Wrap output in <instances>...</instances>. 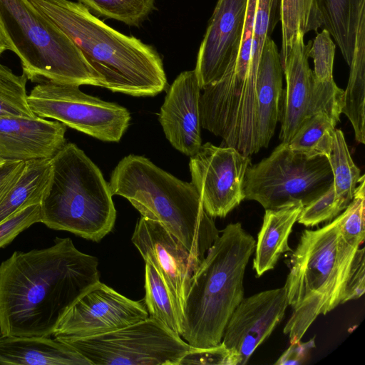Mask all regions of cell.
<instances>
[{"label": "cell", "instance_id": "1", "mask_svg": "<svg viewBox=\"0 0 365 365\" xmlns=\"http://www.w3.org/2000/svg\"><path fill=\"white\" fill-rule=\"evenodd\" d=\"M98 266L69 237L14 252L0 264V334L53 335L68 309L100 281Z\"/></svg>", "mask_w": 365, "mask_h": 365}, {"label": "cell", "instance_id": "2", "mask_svg": "<svg viewBox=\"0 0 365 365\" xmlns=\"http://www.w3.org/2000/svg\"><path fill=\"white\" fill-rule=\"evenodd\" d=\"M62 30L112 92L154 96L167 87L162 59L140 39L106 24L79 2L29 0Z\"/></svg>", "mask_w": 365, "mask_h": 365}, {"label": "cell", "instance_id": "3", "mask_svg": "<svg viewBox=\"0 0 365 365\" xmlns=\"http://www.w3.org/2000/svg\"><path fill=\"white\" fill-rule=\"evenodd\" d=\"M108 184L113 195L125 197L142 217L159 222L200 263L220 235L194 185L148 158L124 157L113 170Z\"/></svg>", "mask_w": 365, "mask_h": 365}, {"label": "cell", "instance_id": "4", "mask_svg": "<svg viewBox=\"0 0 365 365\" xmlns=\"http://www.w3.org/2000/svg\"><path fill=\"white\" fill-rule=\"evenodd\" d=\"M255 244L240 222L230 223L207 250L192 277L183 307L181 336L192 347L221 343L244 298L243 278Z\"/></svg>", "mask_w": 365, "mask_h": 365}, {"label": "cell", "instance_id": "5", "mask_svg": "<svg viewBox=\"0 0 365 365\" xmlns=\"http://www.w3.org/2000/svg\"><path fill=\"white\" fill-rule=\"evenodd\" d=\"M339 217L316 230H304L291 257L284 287L292 314L284 328L290 344L301 341L320 314L341 304L351 265L359 247L347 243Z\"/></svg>", "mask_w": 365, "mask_h": 365}, {"label": "cell", "instance_id": "6", "mask_svg": "<svg viewBox=\"0 0 365 365\" xmlns=\"http://www.w3.org/2000/svg\"><path fill=\"white\" fill-rule=\"evenodd\" d=\"M51 161V175L41 202L40 222L100 242L113 230L116 219L109 184L73 143H66Z\"/></svg>", "mask_w": 365, "mask_h": 365}, {"label": "cell", "instance_id": "7", "mask_svg": "<svg viewBox=\"0 0 365 365\" xmlns=\"http://www.w3.org/2000/svg\"><path fill=\"white\" fill-rule=\"evenodd\" d=\"M0 24L28 80L102 87L73 42L29 0H0Z\"/></svg>", "mask_w": 365, "mask_h": 365}, {"label": "cell", "instance_id": "8", "mask_svg": "<svg viewBox=\"0 0 365 365\" xmlns=\"http://www.w3.org/2000/svg\"><path fill=\"white\" fill-rule=\"evenodd\" d=\"M332 182V172L326 157L309 158L281 142L268 157L247 168L245 199L257 201L265 210L296 202L305 206Z\"/></svg>", "mask_w": 365, "mask_h": 365}, {"label": "cell", "instance_id": "9", "mask_svg": "<svg viewBox=\"0 0 365 365\" xmlns=\"http://www.w3.org/2000/svg\"><path fill=\"white\" fill-rule=\"evenodd\" d=\"M58 339L74 348L91 365H178L192 347L150 317L96 336Z\"/></svg>", "mask_w": 365, "mask_h": 365}, {"label": "cell", "instance_id": "10", "mask_svg": "<svg viewBox=\"0 0 365 365\" xmlns=\"http://www.w3.org/2000/svg\"><path fill=\"white\" fill-rule=\"evenodd\" d=\"M28 103L36 116L53 119L103 141H119L130 120L125 108L88 95L77 85L38 83L28 95Z\"/></svg>", "mask_w": 365, "mask_h": 365}, {"label": "cell", "instance_id": "11", "mask_svg": "<svg viewBox=\"0 0 365 365\" xmlns=\"http://www.w3.org/2000/svg\"><path fill=\"white\" fill-rule=\"evenodd\" d=\"M304 36L298 34L289 54L280 61L286 87L281 99L279 139L284 143H289L302 123L317 113L339 119L343 106L344 90L334 81L315 80L308 62L312 41L305 44Z\"/></svg>", "mask_w": 365, "mask_h": 365}, {"label": "cell", "instance_id": "12", "mask_svg": "<svg viewBox=\"0 0 365 365\" xmlns=\"http://www.w3.org/2000/svg\"><path fill=\"white\" fill-rule=\"evenodd\" d=\"M250 165V157L233 147L211 143L202 144L190 157L191 183L208 215L225 217L245 200V178Z\"/></svg>", "mask_w": 365, "mask_h": 365}, {"label": "cell", "instance_id": "13", "mask_svg": "<svg viewBox=\"0 0 365 365\" xmlns=\"http://www.w3.org/2000/svg\"><path fill=\"white\" fill-rule=\"evenodd\" d=\"M149 317L144 303L117 292L100 281L68 309L58 323L56 338H83L113 331Z\"/></svg>", "mask_w": 365, "mask_h": 365}, {"label": "cell", "instance_id": "14", "mask_svg": "<svg viewBox=\"0 0 365 365\" xmlns=\"http://www.w3.org/2000/svg\"><path fill=\"white\" fill-rule=\"evenodd\" d=\"M131 240L145 262L151 264L163 278L182 327L185 298L200 263L163 225L144 217L137 222Z\"/></svg>", "mask_w": 365, "mask_h": 365}, {"label": "cell", "instance_id": "15", "mask_svg": "<svg viewBox=\"0 0 365 365\" xmlns=\"http://www.w3.org/2000/svg\"><path fill=\"white\" fill-rule=\"evenodd\" d=\"M287 306L284 286L242 299L232 314L222 339L235 356L237 365L247 362L282 320Z\"/></svg>", "mask_w": 365, "mask_h": 365}, {"label": "cell", "instance_id": "16", "mask_svg": "<svg viewBox=\"0 0 365 365\" xmlns=\"http://www.w3.org/2000/svg\"><path fill=\"white\" fill-rule=\"evenodd\" d=\"M247 0H218L198 51L195 68L203 90L235 63L240 51Z\"/></svg>", "mask_w": 365, "mask_h": 365}, {"label": "cell", "instance_id": "17", "mask_svg": "<svg viewBox=\"0 0 365 365\" xmlns=\"http://www.w3.org/2000/svg\"><path fill=\"white\" fill-rule=\"evenodd\" d=\"M200 91L195 70L182 72L168 88L159 113L166 138L189 157L202 145Z\"/></svg>", "mask_w": 365, "mask_h": 365}, {"label": "cell", "instance_id": "18", "mask_svg": "<svg viewBox=\"0 0 365 365\" xmlns=\"http://www.w3.org/2000/svg\"><path fill=\"white\" fill-rule=\"evenodd\" d=\"M66 125L36 116L0 117V160L51 158L66 143Z\"/></svg>", "mask_w": 365, "mask_h": 365}, {"label": "cell", "instance_id": "19", "mask_svg": "<svg viewBox=\"0 0 365 365\" xmlns=\"http://www.w3.org/2000/svg\"><path fill=\"white\" fill-rule=\"evenodd\" d=\"M324 27L348 64H365V0H315Z\"/></svg>", "mask_w": 365, "mask_h": 365}, {"label": "cell", "instance_id": "20", "mask_svg": "<svg viewBox=\"0 0 365 365\" xmlns=\"http://www.w3.org/2000/svg\"><path fill=\"white\" fill-rule=\"evenodd\" d=\"M91 365L69 344L49 336H0V365Z\"/></svg>", "mask_w": 365, "mask_h": 365}, {"label": "cell", "instance_id": "21", "mask_svg": "<svg viewBox=\"0 0 365 365\" xmlns=\"http://www.w3.org/2000/svg\"><path fill=\"white\" fill-rule=\"evenodd\" d=\"M283 71L274 41L264 44L257 80L258 129L261 148H267L279 120Z\"/></svg>", "mask_w": 365, "mask_h": 365}, {"label": "cell", "instance_id": "22", "mask_svg": "<svg viewBox=\"0 0 365 365\" xmlns=\"http://www.w3.org/2000/svg\"><path fill=\"white\" fill-rule=\"evenodd\" d=\"M303 207L302 203L296 202L279 209L265 210L255 249L253 268L256 277L273 269L283 253L292 251L288 238Z\"/></svg>", "mask_w": 365, "mask_h": 365}, {"label": "cell", "instance_id": "23", "mask_svg": "<svg viewBox=\"0 0 365 365\" xmlns=\"http://www.w3.org/2000/svg\"><path fill=\"white\" fill-rule=\"evenodd\" d=\"M51 159L25 162L17 181L0 202V223L27 206L41 204L51 175Z\"/></svg>", "mask_w": 365, "mask_h": 365}, {"label": "cell", "instance_id": "24", "mask_svg": "<svg viewBox=\"0 0 365 365\" xmlns=\"http://www.w3.org/2000/svg\"><path fill=\"white\" fill-rule=\"evenodd\" d=\"M339 122L337 119L324 112H319L307 119L288 145L294 152L309 158L317 156L329 157L334 131Z\"/></svg>", "mask_w": 365, "mask_h": 365}, {"label": "cell", "instance_id": "25", "mask_svg": "<svg viewBox=\"0 0 365 365\" xmlns=\"http://www.w3.org/2000/svg\"><path fill=\"white\" fill-rule=\"evenodd\" d=\"M279 21L282 24L280 61L289 54L298 34L317 32L322 27L315 0H281Z\"/></svg>", "mask_w": 365, "mask_h": 365}, {"label": "cell", "instance_id": "26", "mask_svg": "<svg viewBox=\"0 0 365 365\" xmlns=\"http://www.w3.org/2000/svg\"><path fill=\"white\" fill-rule=\"evenodd\" d=\"M333 175L335 193L346 208L352 200L361 178V170L354 163L344 133L334 129L331 153L327 158Z\"/></svg>", "mask_w": 365, "mask_h": 365}, {"label": "cell", "instance_id": "27", "mask_svg": "<svg viewBox=\"0 0 365 365\" xmlns=\"http://www.w3.org/2000/svg\"><path fill=\"white\" fill-rule=\"evenodd\" d=\"M144 287V304L150 317L181 336V321L170 294L158 270L148 262H145Z\"/></svg>", "mask_w": 365, "mask_h": 365}, {"label": "cell", "instance_id": "28", "mask_svg": "<svg viewBox=\"0 0 365 365\" xmlns=\"http://www.w3.org/2000/svg\"><path fill=\"white\" fill-rule=\"evenodd\" d=\"M26 76L15 74L0 63V117H26L36 115L28 103Z\"/></svg>", "mask_w": 365, "mask_h": 365}, {"label": "cell", "instance_id": "29", "mask_svg": "<svg viewBox=\"0 0 365 365\" xmlns=\"http://www.w3.org/2000/svg\"><path fill=\"white\" fill-rule=\"evenodd\" d=\"M89 10L129 26L140 25L154 7L155 0H78Z\"/></svg>", "mask_w": 365, "mask_h": 365}, {"label": "cell", "instance_id": "30", "mask_svg": "<svg viewBox=\"0 0 365 365\" xmlns=\"http://www.w3.org/2000/svg\"><path fill=\"white\" fill-rule=\"evenodd\" d=\"M344 212L339 215V232L349 245L359 247L365 239V175H362L354 197Z\"/></svg>", "mask_w": 365, "mask_h": 365}, {"label": "cell", "instance_id": "31", "mask_svg": "<svg viewBox=\"0 0 365 365\" xmlns=\"http://www.w3.org/2000/svg\"><path fill=\"white\" fill-rule=\"evenodd\" d=\"M344 210L332 182L324 193L302 207L297 221L304 226L313 227L336 217Z\"/></svg>", "mask_w": 365, "mask_h": 365}, {"label": "cell", "instance_id": "32", "mask_svg": "<svg viewBox=\"0 0 365 365\" xmlns=\"http://www.w3.org/2000/svg\"><path fill=\"white\" fill-rule=\"evenodd\" d=\"M336 45L329 33L323 29L312 41L309 58L314 62V77L319 82H329L333 79V66Z\"/></svg>", "mask_w": 365, "mask_h": 365}, {"label": "cell", "instance_id": "33", "mask_svg": "<svg viewBox=\"0 0 365 365\" xmlns=\"http://www.w3.org/2000/svg\"><path fill=\"white\" fill-rule=\"evenodd\" d=\"M41 204L27 206L0 223V248L11 242L19 233L40 222Z\"/></svg>", "mask_w": 365, "mask_h": 365}, {"label": "cell", "instance_id": "34", "mask_svg": "<svg viewBox=\"0 0 365 365\" xmlns=\"http://www.w3.org/2000/svg\"><path fill=\"white\" fill-rule=\"evenodd\" d=\"M184 364L237 365V361L233 354L221 341L211 347H191L178 364Z\"/></svg>", "mask_w": 365, "mask_h": 365}, {"label": "cell", "instance_id": "35", "mask_svg": "<svg viewBox=\"0 0 365 365\" xmlns=\"http://www.w3.org/2000/svg\"><path fill=\"white\" fill-rule=\"evenodd\" d=\"M365 249L358 248L354 255L341 304L360 298L365 291Z\"/></svg>", "mask_w": 365, "mask_h": 365}, {"label": "cell", "instance_id": "36", "mask_svg": "<svg viewBox=\"0 0 365 365\" xmlns=\"http://www.w3.org/2000/svg\"><path fill=\"white\" fill-rule=\"evenodd\" d=\"M315 347V337L307 341H301L292 343L290 346L274 363L277 365H298L303 364L308 357L312 349Z\"/></svg>", "mask_w": 365, "mask_h": 365}, {"label": "cell", "instance_id": "37", "mask_svg": "<svg viewBox=\"0 0 365 365\" xmlns=\"http://www.w3.org/2000/svg\"><path fill=\"white\" fill-rule=\"evenodd\" d=\"M24 164V161H5L0 165V202L17 181Z\"/></svg>", "mask_w": 365, "mask_h": 365}, {"label": "cell", "instance_id": "38", "mask_svg": "<svg viewBox=\"0 0 365 365\" xmlns=\"http://www.w3.org/2000/svg\"><path fill=\"white\" fill-rule=\"evenodd\" d=\"M7 50L12 51V47L9 42L0 24V56Z\"/></svg>", "mask_w": 365, "mask_h": 365}, {"label": "cell", "instance_id": "39", "mask_svg": "<svg viewBox=\"0 0 365 365\" xmlns=\"http://www.w3.org/2000/svg\"><path fill=\"white\" fill-rule=\"evenodd\" d=\"M5 161L0 160V165L2 164Z\"/></svg>", "mask_w": 365, "mask_h": 365}, {"label": "cell", "instance_id": "40", "mask_svg": "<svg viewBox=\"0 0 365 365\" xmlns=\"http://www.w3.org/2000/svg\"><path fill=\"white\" fill-rule=\"evenodd\" d=\"M350 71H365V70H350Z\"/></svg>", "mask_w": 365, "mask_h": 365}, {"label": "cell", "instance_id": "41", "mask_svg": "<svg viewBox=\"0 0 365 365\" xmlns=\"http://www.w3.org/2000/svg\"><path fill=\"white\" fill-rule=\"evenodd\" d=\"M351 69H365V68H351Z\"/></svg>", "mask_w": 365, "mask_h": 365}]
</instances>
